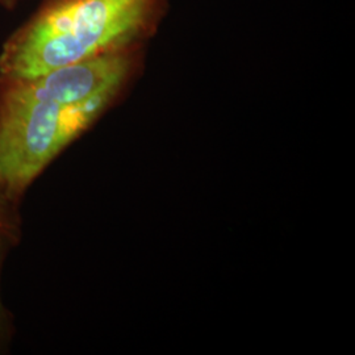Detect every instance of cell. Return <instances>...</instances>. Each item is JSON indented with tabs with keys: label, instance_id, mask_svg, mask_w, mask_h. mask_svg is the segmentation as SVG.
<instances>
[{
	"label": "cell",
	"instance_id": "cell-1",
	"mask_svg": "<svg viewBox=\"0 0 355 355\" xmlns=\"http://www.w3.org/2000/svg\"><path fill=\"white\" fill-rule=\"evenodd\" d=\"M168 0H46L0 54L7 83L112 51L137 49L161 24Z\"/></svg>",
	"mask_w": 355,
	"mask_h": 355
},
{
	"label": "cell",
	"instance_id": "cell-2",
	"mask_svg": "<svg viewBox=\"0 0 355 355\" xmlns=\"http://www.w3.org/2000/svg\"><path fill=\"white\" fill-rule=\"evenodd\" d=\"M114 98L62 105L1 96L0 186L10 192L23 190Z\"/></svg>",
	"mask_w": 355,
	"mask_h": 355
},
{
	"label": "cell",
	"instance_id": "cell-3",
	"mask_svg": "<svg viewBox=\"0 0 355 355\" xmlns=\"http://www.w3.org/2000/svg\"><path fill=\"white\" fill-rule=\"evenodd\" d=\"M137 49L112 51L54 69L24 82L7 83L3 96L74 105L102 96H116L130 76Z\"/></svg>",
	"mask_w": 355,
	"mask_h": 355
},
{
	"label": "cell",
	"instance_id": "cell-4",
	"mask_svg": "<svg viewBox=\"0 0 355 355\" xmlns=\"http://www.w3.org/2000/svg\"><path fill=\"white\" fill-rule=\"evenodd\" d=\"M21 0H0V6H3L4 8H8V10H12L13 7L20 3Z\"/></svg>",
	"mask_w": 355,
	"mask_h": 355
}]
</instances>
